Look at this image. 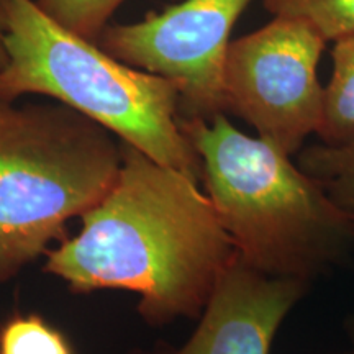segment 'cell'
<instances>
[{
	"mask_svg": "<svg viewBox=\"0 0 354 354\" xmlns=\"http://www.w3.org/2000/svg\"><path fill=\"white\" fill-rule=\"evenodd\" d=\"M344 330H346V335L349 338V342H351V354H354V315L349 317L346 322H344Z\"/></svg>",
	"mask_w": 354,
	"mask_h": 354,
	"instance_id": "obj_14",
	"label": "cell"
},
{
	"mask_svg": "<svg viewBox=\"0 0 354 354\" xmlns=\"http://www.w3.org/2000/svg\"><path fill=\"white\" fill-rule=\"evenodd\" d=\"M307 290L308 282L264 276L236 258L187 343L131 354H269L279 326Z\"/></svg>",
	"mask_w": 354,
	"mask_h": 354,
	"instance_id": "obj_7",
	"label": "cell"
},
{
	"mask_svg": "<svg viewBox=\"0 0 354 354\" xmlns=\"http://www.w3.org/2000/svg\"><path fill=\"white\" fill-rule=\"evenodd\" d=\"M122 141L63 104L0 100V282L68 240L66 223L107 196Z\"/></svg>",
	"mask_w": 354,
	"mask_h": 354,
	"instance_id": "obj_4",
	"label": "cell"
},
{
	"mask_svg": "<svg viewBox=\"0 0 354 354\" xmlns=\"http://www.w3.org/2000/svg\"><path fill=\"white\" fill-rule=\"evenodd\" d=\"M57 25L92 43L109 26L110 17L125 0H35Z\"/></svg>",
	"mask_w": 354,
	"mask_h": 354,
	"instance_id": "obj_11",
	"label": "cell"
},
{
	"mask_svg": "<svg viewBox=\"0 0 354 354\" xmlns=\"http://www.w3.org/2000/svg\"><path fill=\"white\" fill-rule=\"evenodd\" d=\"M274 17L304 21L328 41L354 37V0H263Z\"/></svg>",
	"mask_w": 354,
	"mask_h": 354,
	"instance_id": "obj_10",
	"label": "cell"
},
{
	"mask_svg": "<svg viewBox=\"0 0 354 354\" xmlns=\"http://www.w3.org/2000/svg\"><path fill=\"white\" fill-rule=\"evenodd\" d=\"M325 44L304 21L282 17L232 39L223 68L225 112L282 153L297 154L323 120L318 61Z\"/></svg>",
	"mask_w": 354,
	"mask_h": 354,
	"instance_id": "obj_5",
	"label": "cell"
},
{
	"mask_svg": "<svg viewBox=\"0 0 354 354\" xmlns=\"http://www.w3.org/2000/svg\"><path fill=\"white\" fill-rule=\"evenodd\" d=\"M7 63L0 100L48 95L107 128L146 156L202 180V162L179 127V88L131 68L57 25L35 0H0Z\"/></svg>",
	"mask_w": 354,
	"mask_h": 354,
	"instance_id": "obj_3",
	"label": "cell"
},
{
	"mask_svg": "<svg viewBox=\"0 0 354 354\" xmlns=\"http://www.w3.org/2000/svg\"><path fill=\"white\" fill-rule=\"evenodd\" d=\"M251 0H180L135 24L110 25L99 46L179 88V117L225 113L223 68L232 30Z\"/></svg>",
	"mask_w": 354,
	"mask_h": 354,
	"instance_id": "obj_6",
	"label": "cell"
},
{
	"mask_svg": "<svg viewBox=\"0 0 354 354\" xmlns=\"http://www.w3.org/2000/svg\"><path fill=\"white\" fill-rule=\"evenodd\" d=\"M179 127L201 158V183L243 264L310 284L348 258L354 212L331 201L289 154L245 135L225 113L179 117Z\"/></svg>",
	"mask_w": 354,
	"mask_h": 354,
	"instance_id": "obj_2",
	"label": "cell"
},
{
	"mask_svg": "<svg viewBox=\"0 0 354 354\" xmlns=\"http://www.w3.org/2000/svg\"><path fill=\"white\" fill-rule=\"evenodd\" d=\"M333 74L325 87V109L317 135L323 145L354 143V37L335 41Z\"/></svg>",
	"mask_w": 354,
	"mask_h": 354,
	"instance_id": "obj_8",
	"label": "cell"
},
{
	"mask_svg": "<svg viewBox=\"0 0 354 354\" xmlns=\"http://www.w3.org/2000/svg\"><path fill=\"white\" fill-rule=\"evenodd\" d=\"M6 28H3V13H2V6H0V68L7 63V53H6Z\"/></svg>",
	"mask_w": 354,
	"mask_h": 354,
	"instance_id": "obj_13",
	"label": "cell"
},
{
	"mask_svg": "<svg viewBox=\"0 0 354 354\" xmlns=\"http://www.w3.org/2000/svg\"><path fill=\"white\" fill-rule=\"evenodd\" d=\"M343 354H351V353H343Z\"/></svg>",
	"mask_w": 354,
	"mask_h": 354,
	"instance_id": "obj_15",
	"label": "cell"
},
{
	"mask_svg": "<svg viewBox=\"0 0 354 354\" xmlns=\"http://www.w3.org/2000/svg\"><path fill=\"white\" fill-rule=\"evenodd\" d=\"M297 154L300 169L315 179L342 209L354 212V143L312 145Z\"/></svg>",
	"mask_w": 354,
	"mask_h": 354,
	"instance_id": "obj_9",
	"label": "cell"
},
{
	"mask_svg": "<svg viewBox=\"0 0 354 354\" xmlns=\"http://www.w3.org/2000/svg\"><path fill=\"white\" fill-rule=\"evenodd\" d=\"M0 354H73L59 331L43 318L15 317L0 328Z\"/></svg>",
	"mask_w": 354,
	"mask_h": 354,
	"instance_id": "obj_12",
	"label": "cell"
},
{
	"mask_svg": "<svg viewBox=\"0 0 354 354\" xmlns=\"http://www.w3.org/2000/svg\"><path fill=\"white\" fill-rule=\"evenodd\" d=\"M236 258L198 183L122 141L112 189L76 236L46 251L44 271L74 292H135L141 318L158 326L201 317Z\"/></svg>",
	"mask_w": 354,
	"mask_h": 354,
	"instance_id": "obj_1",
	"label": "cell"
}]
</instances>
